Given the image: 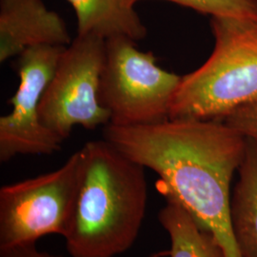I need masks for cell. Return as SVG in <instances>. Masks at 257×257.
<instances>
[{"instance_id": "6da1fadb", "label": "cell", "mask_w": 257, "mask_h": 257, "mask_svg": "<svg viewBox=\"0 0 257 257\" xmlns=\"http://www.w3.org/2000/svg\"><path fill=\"white\" fill-rule=\"evenodd\" d=\"M103 138L154 171L162 194L211 230L226 256L241 257L230 226V184L244 157L245 137L221 120L169 118L140 126L109 123Z\"/></svg>"}, {"instance_id": "7a4b0ae2", "label": "cell", "mask_w": 257, "mask_h": 257, "mask_svg": "<svg viewBox=\"0 0 257 257\" xmlns=\"http://www.w3.org/2000/svg\"><path fill=\"white\" fill-rule=\"evenodd\" d=\"M78 190L63 238L72 257H114L138 238L146 213L145 168L110 142L81 149Z\"/></svg>"}, {"instance_id": "3957f363", "label": "cell", "mask_w": 257, "mask_h": 257, "mask_svg": "<svg viewBox=\"0 0 257 257\" xmlns=\"http://www.w3.org/2000/svg\"><path fill=\"white\" fill-rule=\"evenodd\" d=\"M209 59L181 76L169 118L223 120L257 103V19L211 17Z\"/></svg>"}, {"instance_id": "277c9868", "label": "cell", "mask_w": 257, "mask_h": 257, "mask_svg": "<svg viewBox=\"0 0 257 257\" xmlns=\"http://www.w3.org/2000/svg\"><path fill=\"white\" fill-rule=\"evenodd\" d=\"M181 76L163 70L152 52L127 37L106 39L99 100L110 124L140 126L169 119Z\"/></svg>"}, {"instance_id": "5b68a950", "label": "cell", "mask_w": 257, "mask_h": 257, "mask_svg": "<svg viewBox=\"0 0 257 257\" xmlns=\"http://www.w3.org/2000/svg\"><path fill=\"white\" fill-rule=\"evenodd\" d=\"M81 167L80 150L57 170L0 189V247L64 236L72 217Z\"/></svg>"}, {"instance_id": "8992f818", "label": "cell", "mask_w": 257, "mask_h": 257, "mask_svg": "<svg viewBox=\"0 0 257 257\" xmlns=\"http://www.w3.org/2000/svg\"><path fill=\"white\" fill-rule=\"evenodd\" d=\"M105 44L106 39L96 36H76L43 93L40 120L63 141L75 126L93 130L110 123V112L99 100Z\"/></svg>"}, {"instance_id": "52a82bcc", "label": "cell", "mask_w": 257, "mask_h": 257, "mask_svg": "<svg viewBox=\"0 0 257 257\" xmlns=\"http://www.w3.org/2000/svg\"><path fill=\"white\" fill-rule=\"evenodd\" d=\"M65 48L33 47L17 56L19 89L10 100L12 111L0 117L1 163L17 156L52 155L61 149L63 140L42 124L39 105Z\"/></svg>"}, {"instance_id": "ba28073f", "label": "cell", "mask_w": 257, "mask_h": 257, "mask_svg": "<svg viewBox=\"0 0 257 257\" xmlns=\"http://www.w3.org/2000/svg\"><path fill=\"white\" fill-rule=\"evenodd\" d=\"M72 38L62 18L43 0H0V62L29 48L69 46Z\"/></svg>"}, {"instance_id": "9c48e42d", "label": "cell", "mask_w": 257, "mask_h": 257, "mask_svg": "<svg viewBox=\"0 0 257 257\" xmlns=\"http://www.w3.org/2000/svg\"><path fill=\"white\" fill-rule=\"evenodd\" d=\"M247 139L231 193L230 226L241 257H257V144Z\"/></svg>"}, {"instance_id": "30bf717a", "label": "cell", "mask_w": 257, "mask_h": 257, "mask_svg": "<svg viewBox=\"0 0 257 257\" xmlns=\"http://www.w3.org/2000/svg\"><path fill=\"white\" fill-rule=\"evenodd\" d=\"M67 1L76 15L77 36L127 37L137 42L147 36V28L126 0Z\"/></svg>"}, {"instance_id": "8fae6325", "label": "cell", "mask_w": 257, "mask_h": 257, "mask_svg": "<svg viewBox=\"0 0 257 257\" xmlns=\"http://www.w3.org/2000/svg\"><path fill=\"white\" fill-rule=\"evenodd\" d=\"M158 220L170 241L169 257H227L220 242L174 197L164 196Z\"/></svg>"}, {"instance_id": "7c38bea8", "label": "cell", "mask_w": 257, "mask_h": 257, "mask_svg": "<svg viewBox=\"0 0 257 257\" xmlns=\"http://www.w3.org/2000/svg\"><path fill=\"white\" fill-rule=\"evenodd\" d=\"M130 6L140 0H126ZM211 17L257 19V0H165Z\"/></svg>"}, {"instance_id": "4fadbf2b", "label": "cell", "mask_w": 257, "mask_h": 257, "mask_svg": "<svg viewBox=\"0 0 257 257\" xmlns=\"http://www.w3.org/2000/svg\"><path fill=\"white\" fill-rule=\"evenodd\" d=\"M221 121L257 144V103L233 110Z\"/></svg>"}, {"instance_id": "5bb4252c", "label": "cell", "mask_w": 257, "mask_h": 257, "mask_svg": "<svg viewBox=\"0 0 257 257\" xmlns=\"http://www.w3.org/2000/svg\"><path fill=\"white\" fill-rule=\"evenodd\" d=\"M0 257H64L38 249L37 242L0 247Z\"/></svg>"}, {"instance_id": "9a60e30c", "label": "cell", "mask_w": 257, "mask_h": 257, "mask_svg": "<svg viewBox=\"0 0 257 257\" xmlns=\"http://www.w3.org/2000/svg\"><path fill=\"white\" fill-rule=\"evenodd\" d=\"M169 255H170V249L155 251L148 257H169Z\"/></svg>"}]
</instances>
